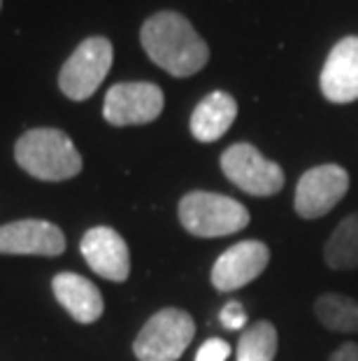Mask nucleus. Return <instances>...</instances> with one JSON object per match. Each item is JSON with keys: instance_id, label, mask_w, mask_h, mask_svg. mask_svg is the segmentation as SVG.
Listing matches in <instances>:
<instances>
[{"instance_id": "1", "label": "nucleus", "mask_w": 358, "mask_h": 361, "mask_svg": "<svg viewBox=\"0 0 358 361\" xmlns=\"http://www.w3.org/2000/svg\"><path fill=\"white\" fill-rule=\"evenodd\" d=\"M140 42L147 56L172 78H191L210 61V47L184 14L163 10L142 24Z\"/></svg>"}, {"instance_id": "2", "label": "nucleus", "mask_w": 358, "mask_h": 361, "mask_svg": "<svg viewBox=\"0 0 358 361\" xmlns=\"http://www.w3.org/2000/svg\"><path fill=\"white\" fill-rule=\"evenodd\" d=\"M14 159L42 182H65L82 173V157L75 142L58 128H30L14 145Z\"/></svg>"}, {"instance_id": "3", "label": "nucleus", "mask_w": 358, "mask_h": 361, "mask_svg": "<svg viewBox=\"0 0 358 361\" xmlns=\"http://www.w3.org/2000/svg\"><path fill=\"white\" fill-rule=\"evenodd\" d=\"M179 221L196 238H224L242 231L251 217L240 201L212 191H191L179 201Z\"/></svg>"}, {"instance_id": "4", "label": "nucleus", "mask_w": 358, "mask_h": 361, "mask_svg": "<svg viewBox=\"0 0 358 361\" xmlns=\"http://www.w3.org/2000/svg\"><path fill=\"white\" fill-rule=\"evenodd\" d=\"M196 336V322L186 310L163 308L149 317L133 343L138 361H177Z\"/></svg>"}, {"instance_id": "5", "label": "nucleus", "mask_w": 358, "mask_h": 361, "mask_svg": "<svg viewBox=\"0 0 358 361\" xmlns=\"http://www.w3.org/2000/svg\"><path fill=\"white\" fill-rule=\"evenodd\" d=\"M114 49L108 37L94 35L79 42L58 73V87L70 101H87L108 78Z\"/></svg>"}, {"instance_id": "6", "label": "nucleus", "mask_w": 358, "mask_h": 361, "mask_svg": "<svg viewBox=\"0 0 358 361\" xmlns=\"http://www.w3.org/2000/svg\"><path fill=\"white\" fill-rule=\"evenodd\" d=\"M221 171L235 187L251 196H275L284 187V171L254 145L235 142L221 154Z\"/></svg>"}, {"instance_id": "7", "label": "nucleus", "mask_w": 358, "mask_h": 361, "mask_svg": "<svg viewBox=\"0 0 358 361\" xmlns=\"http://www.w3.org/2000/svg\"><path fill=\"white\" fill-rule=\"evenodd\" d=\"M163 105V91L156 84L121 82L105 94L103 117L112 126H142L161 117Z\"/></svg>"}, {"instance_id": "8", "label": "nucleus", "mask_w": 358, "mask_h": 361, "mask_svg": "<svg viewBox=\"0 0 358 361\" xmlns=\"http://www.w3.org/2000/svg\"><path fill=\"white\" fill-rule=\"evenodd\" d=\"M349 189V173L338 164H324L302 173L295 187L293 207L302 219L326 217Z\"/></svg>"}, {"instance_id": "9", "label": "nucleus", "mask_w": 358, "mask_h": 361, "mask_svg": "<svg viewBox=\"0 0 358 361\" xmlns=\"http://www.w3.org/2000/svg\"><path fill=\"white\" fill-rule=\"evenodd\" d=\"M270 264V247L261 240H242L228 247L212 266V284L219 291H235L261 278Z\"/></svg>"}, {"instance_id": "10", "label": "nucleus", "mask_w": 358, "mask_h": 361, "mask_svg": "<svg viewBox=\"0 0 358 361\" xmlns=\"http://www.w3.org/2000/svg\"><path fill=\"white\" fill-rule=\"evenodd\" d=\"M82 257L96 275L112 282H126L131 275V252L126 240L110 226H94L79 243Z\"/></svg>"}, {"instance_id": "11", "label": "nucleus", "mask_w": 358, "mask_h": 361, "mask_svg": "<svg viewBox=\"0 0 358 361\" xmlns=\"http://www.w3.org/2000/svg\"><path fill=\"white\" fill-rule=\"evenodd\" d=\"M65 252L63 231L44 219H19L0 226V255L60 257Z\"/></svg>"}, {"instance_id": "12", "label": "nucleus", "mask_w": 358, "mask_h": 361, "mask_svg": "<svg viewBox=\"0 0 358 361\" xmlns=\"http://www.w3.org/2000/svg\"><path fill=\"white\" fill-rule=\"evenodd\" d=\"M321 94L331 103L358 101V37H345L331 49L319 78Z\"/></svg>"}, {"instance_id": "13", "label": "nucleus", "mask_w": 358, "mask_h": 361, "mask_svg": "<svg viewBox=\"0 0 358 361\" xmlns=\"http://www.w3.org/2000/svg\"><path fill=\"white\" fill-rule=\"evenodd\" d=\"M51 287H54L56 301L63 305L75 322L94 324V322L101 319L105 310L103 294L91 280L82 278L77 273H58Z\"/></svg>"}, {"instance_id": "14", "label": "nucleus", "mask_w": 358, "mask_h": 361, "mask_svg": "<svg viewBox=\"0 0 358 361\" xmlns=\"http://www.w3.org/2000/svg\"><path fill=\"white\" fill-rule=\"evenodd\" d=\"M235 117H238L235 98L226 91H212L196 105L188 128L198 142H215L224 133H228Z\"/></svg>"}, {"instance_id": "15", "label": "nucleus", "mask_w": 358, "mask_h": 361, "mask_svg": "<svg viewBox=\"0 0 358 361\" xmlns=\"http://www.w3.org/2000/svg\"><path fill=\"white\" fill-rule=\"evenodd\" d=\"M324 259L333 271L358 268V212H352L335 226V231L326 240Z\"/></svg>"}, {"instance_id": "16", "label": "nucleus", "mask_w": 358, "mask_h": 361, "mask_svg": "<svg viewBox=\"0 0 358 361\" xmlns=\"http://www.w3.org/2000/svg\"><path fill=\"white\" fill-rule=\"evenodd\" d=\"M314 314L335 334H358V301L345 294H321L314 301Z\"/></svg>"}, {"instance_id": "17", "label": "nucleus", "mask_w": 358, "mask_h": 361, "mask_svg": "<svg viewBox=\"0 0 358 361\" xmlns=\"http://www.w3.org/2000/svg\"><path fill=\"white\" fill-rule=\"evenodd\" d=\"M277 348V329L270 322L261 319L242 331L238 341V361H275Z\"/></svg>"}, {"instance_id": "18", "label": "nucleus", "mask_w": 358, "mask_h": 361, "mask_svg": "<svg viewBox=\"0 0 358 361\" xmlns=\"http://www.w3.org/2000/svg\"><path fill=\"white\" fill-rule=\"evenodd\" d=\"M228 355H231V345L224 338H210L200 345L196 361H226Z\"/></svg>"}, {"instance_id": "19", "label": "nucleus", "mask_w": 358, "mask_h": 361, "mask_svg": "<svg viewBox=\"0 0 358 361\" xmlns=\"http://www.w3.org/2000/svg\"><path fill=\"white\" fill-rule=\"evenodd\" d=\"M219 319H221V324L226 329H231V331H240V329L247 326V312L242 308V303H238V301L226 303L224 310L219 314Z\"/></svg>"}, {"instance_id": "20", "label": "nucleus", "mask_w": 358, "mask_h": 361, "mask_svg": "<svg viewBox=\"0 0 358 361\" xmlns=\"http://www.w3.org/2000/svg\"><path fill=\"white\" fill-rule=\"evenodd\" d=\"M328 361H358V345L347 343L340 350H335Z\"/></svg>"}, {"instance_id": "21", "label": "nucleus", "mask_w": 358, "mask_h": 361, "mask_svg": "<svg viewBox=\"0 0 358 361\" xmlns=\"http://www.w3.org/2000/svg\"><path fill=\"white\" fill-rule=\"evenodd\" d=\"M0 7H3V0H0Z\"/></svg>"}]
</instances>
